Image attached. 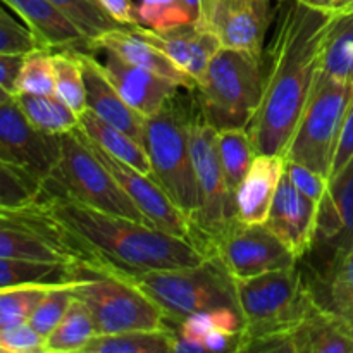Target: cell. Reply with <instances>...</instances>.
Here are the masks:
<instances>
[{
	"label": "cell",
	"instance_id": "f546056e",
	"mask_svg": "<svg viewBox=\"0 0 353 353\" xmlns=\"http://www.w3.org/2000/svg\"><path fill=\"white\" fill-rule=\"evenodd\" d=\"M172 352V330L126 331L97 334L83 353H169Z\"/></svg>",
	"mask_w": 353,
	"mask_h": 353
},
{
	"label": "cell",
	"instance_id": "4fadbf2b",
	"mask_svg": "<svg viewBox=\"0 0 353 353\" xmlns=\"http://www.w3.org/2000/svg\"><path fill=\"white\" fill-rule=\"evenodd\" d=\"M210 257L217 259L234 279L254 278L299 264L295 254L265 224L240 221L216 241Z\"/></svg>",
	"mask_w": 353,
	"mask_h": 353
},
{
	"label": "cell",
	"instance_id": "52a82bcc",
	"mask_svg": "<svg viewBox=\"0 0 353 353\" xmlns=\"http://www.w3.org/2000/svg\"><path fill=\"white\" fill-rule=\"evenodd\" d=\"M72 293L92 314L97 334L172 330L164 312L112 269L79 265Z\"/></svg>",
	"mask_w": 353,
	"mask_h": 353
},
{
	"label": "cell",
	"instance_id": "484cf974",
	"mask_svg": "<svg viewBox=\"0 0 353 353\" xmlns=\"http://www.w3.org/2000/svg\"><path fill=\"white\" fill-rule=\"evenodd\" d=\"M79 265L0 257V290L21 285H62L76 281Z\"/></svg>",
	"mask_w": 353,
	"mask_h": 353
},
{
	"label": "cell",
	"instance_id": "bcb514c9",
	"mask_svg": "<svg viewBox=\"0 0 353 353\" xmlns=\"http://www.w3.org/2000/svg\"><path fill=\"white\" fill-rule=\"evenodd\" d=\"M299 2H302L307 7H312V9L330 10L331 12V7H333L334 0H299Z\"/></svg>",
	"mask_w": 353,
	"mask_h": 353
},
{
	"label": "cell",
	"instance_id": "681fc988",
	"mask_svg": "<svg viewBox=\"0 0 353 353\" xmlns=\"http://www.w3.org/2000/svg\"><path fill=\"white\" fill-rule=\"evenodd\" d=\"M279 2H285V0H279Z\"/></svg>",
	"mask_w": 353,
	"mask_h": 353
},
{
	"label": "cell",
	"instance_id": "83f0119b",
	"mask_svg": "<svg viewBox=\"0 0 353 353\" xmlns=\"http://www.w3.org/2000/svg\"><path fill=\"white\" fill-rule=\"evenodd\" d=\"M17 105L34 128L48 134H64L79 126V116L57 95H14Z\"/></svg>",
	"mask_w": 353,
	"mask_h": 353
},
{
	"label": "cell",
	"instance_id": "30bf717a",
	"mask_svg": "<svg viewBox=\"0 0 353 353\" xmlns=\"http://www.w3.org/2000/svg\"><path fill=\"white\" fill-rule=\"evenodd\" d=\"M190 148L199 183V209L190 219L192 241L210 257L216 241L238 221L236 202L230 190L217 148V130L200 117L190 123Z\"/></svg>",
	"mask_w": 353,
	"mask_h": 353
},
{
	"label": "cell",
	"instance_id": "b9f144b4",
	"mask_svg": "<svg viewBox=\"0 0 353 353\" xmlns=\"http://www.w3.org/2000/svg\"><path fill=\"white\" fill-rule=\"evenodd\" d=\"M353 157V100L347 110V116H345L343 124H341L340 137H338L336 150H334L333 164H331V174L330 179L333 176H336L345 165L348 164V161ZM330 183V181H327Z\"/></svg>",
	"mask_w": 353,
	"mask_h": 353
},
{
	"label": "cell",
	"instance_id": "d590c367",
	"mask_svg": "<svg viewBox=\"0 0 353 353\" xmlns=\"http://www.w3.org/2000/svg\"><path fill=\"white\" fill-rule=\"evenodd\" d=\"M137 16L138 24H147L154 31H168L196 23V17L183 0H143L137 7Z\"/></svg>",
	"mask_w": 353,
	"mask_h": 353
},
{
	"label": "cell",
	"instance_id": "8fae6325",
	"mask_svg": "<svg viewBox=\"0 0 353 353\" xmlns=\"http://www.w3.org/2000/svg\"><path fill=\"white\" fill-rule=\"evenodd\" d=\"M353 250V157L327 183L317 209L312 247L302 261H309V279H321ZM307 274V272H305Z\"/></svg>",
	"mask_w": 353,
	"mask_h": 353
},
{
	"label": "cell",
	"instance_id": "5bb4252c",
	"mask_svg": "<svg viewBox=\"0 0 353 353\" xmlns=\"http://www.w3.org/2000/svg\"><path fill=\"white\" fill-rule=\"evenodd\" d=\"M85 140L88 147L93 150V154L100 159V162L116 178V181L119 183L124 193L130 196L131 202L140 209V212L143 214L148 224L165 231V233L174 234V236L192 240V224H190V219L172 202L171 196L161 188V185L152 176L143 174L138 169L128 165L126 162L112 157V155L107 154L105 150H102L99 145L93 143L86 137Z\"/></svg>",
	"mask_w": 353,
	"mask_h": 353
},
{
	"label": "cell",
	"instance_id": "2e32d148",
	"mask_svg": "<svg viewBox=\"0 0 353 353\" xmlns=\"http://www.w3.org/2000/svg\"><path fill=\"white\" fill-rule=\"evenodd\" d=\"M128 28L138 38L155 45L162 54L171 59L176 68L195 79L196 85L221 48L216 34L205 28H200L196 23L172 28L168 31H154L150 28H141L140 24Z\"/></svg>",
	"mask_w": 353,
	"mask_h": 353
},
{
	"label": "cell",
	"instance_id": "ee69618b",
	"mask_svg": "<svg viewBox=\"0 0 353 353\" xmlns=\"http://www.w3.org/2000/svg\"><path fill=\"white\" fill-rule=\"evenodd\" d=\"M24 55L0 54V88L16 95V83Z\"/></svg>",
	"mask_w": 353,
	"mask_h": 353
},
{
	"label": "cell",
	"instance_id": "603a6c76",
	"mask_svg": "<svg viewBox=\"0 0 353 353\" xmlns=\"http://www.w3.org/2000/svg\"><path fill=\"white\" fill-rule=\"evenodd\" d=\"M290 336L293 353H353V334L317 302Z\"/></svg>",
	"mask_w": 353,
	"mask_h": 353
},
{
	"label": "cell",
	"instance_id": "836d02e7",
	"mask_svg": "<svg viewBox=\"0 0 353 353\" xmlns=\"http://www.w3.org/2000/svg\"><path fill=\"white\" fill-rule=\"evenodd\" d=\"M52 286L54 285H21L0 290V330L28 323Z\"/></svg>",
	"mask_w": 353,
	"mask_h": 353
},
{
	"label": "cell",
	"instance_id": "f1b7e54d",
	"mask_svg": "<svg viewBox=\"0 0 353 353\" xmlns=\"http://www.w3.org/2000/svg\"><path fill=\"white\" fill-rule=\"evenodd\" d=\"M97 336L95 323L92 314L81 300L74 299L68 312L55 326V330L45 338L43 352L47 353H72L83 352L86 345Z\"/></svg>",
	"mask_w": 353,
	"mask_h": 353
},
{
	"label": "cell",
	"instance_id": "ba28073f",
	"mask_svg": "<svg viewBox=\"0 0 353 353\" xmlns=\"http://www.w3.org/2000/svg\"><path fill=\"white\" fill-rule=\"evenodd\" d=\"M353 100V83L319 71L295 131L286 145L285 161L296 162L330 181L331 164L347 110Z\"/></svg>",
	"mask_w": 353,
	"mask_h": 353
},
{
	"label": "cell",
	"instance_id": "f35d334b",
	"mask_svg": "<svg viewBox=\"0 0 353 353\" xmlns=\"http://www.w3.org/2000/svg\"><path fill=\"white\" fill-rule=\"evenodd\" d=\"M41 188L0 161V207H16L31 202Z\"/></svg>",
	"mask_w": 353,
	"mask_h": 353
},
{
	"label": "cell",
	"instance_id": "7dc6e473",
	"mask_svg": "<svg viewBox=\"0 0 353 353\" xmlns=\"http://www.w3.org/2000/svg\"><path fill=\"white\" fill-rule=\"evenodd\" d=\"M12 99H14L12 93H9V92H6V90L0 88V105H3V103L10 102V100H12Z\"/></svg>",
	"mask_w": 353,
	"mask_h": 353
},
{
	"label": "cell",
	"instance_id": "8992f818",
	"mask_svg": "<svg viewBox=\"0 0 353 353\" xmlns=\"http://www.w3.org/2000/svg\"><path fill=\"white\" fill-rule=\"evenodd\" d=\"M195 112V97L192 103H186L176 95L164 109L147 117L145 123V148L150 157V176L188 219L199 209V183L190 148V123Z\"/></svg>",
	"mask_w": 353,
	"mask_h": 353
},
{
	"label": "cell",
	"instance_id": "7c38bea8",
	"mask_svg": "<svg viewBox=\"0 0 353 353\" xmlns=\"http://www.w3.org/2000/svg\"><path fill=\"white\" fill-rule=\"evenodd\" d=\"M61 157V134H48L28 121L16 99L0 105V161L37 186L54 172Z\"/></svg>",
	"mask_w": 353,
	"mask_h": 353
},
{
	"label": "cell",
	"instance_id": "8d00e7d4",
	"mask_svg": "<svg viewBox=\"0 0 353 353\" xmlns=\"http://www.w3.org/2000/svg\"><path fill=\"white\" fill-rule=\"evenodd\" d=\"M74 300V293H72V281L71 283H62V285H54L47 293H45L43 299L40 300V303L37 305V309L31 314L30 321L37 333H40L41 336L47 338L52 331L55 330L61 319L64 317V314L68 312L69 305Z\"/></svg>",
	"mask_w": 353,
	"mask_h": 353
},
{
	"label": "cell",
	"instance_id": "74e56055",
	"mask_svg": "<svg viewBox=\"0 0 353 353\" xmlns=\"http://www.w3.org/2000/svg\"><path fill=\"white\" fill-rule=\"evenodd\" d=\"M43 48L26 24L14 19L0 6V54L26 55L30 52Z\"/></svg>",
	"mask_w": 353,
	"mask_h": 353
},
{
	"label": "cell",
	"instance_id": "f6af8a7d",
	"mask_svg": "<svg viewBox=\"0 0 353 353\" xmlns=\"http://www.w3.org/2000/svg\"><path fill=\"white\" fill-rule=\"evenodd\" d=\"M353 10V0H334L333 7H331V12L340 16V14H347Z\"/></svg>",
	"mask_w": 353,
	"mask_h": 353
},
{
	"label": "cell",
	"instance_id": "44dd1931",
	"mask_svg": "<svg viewBox=\"0 0 353 353\" xmlns=\"http://www.w3.org/2000/svg\"><path fill=\"white\" fill-rule=\"evenodd\" d=\"M285 172L283 155L259 154L234 193L240 223L264 224Z\"/></svg>",
	"mask_w": 353,
	"mask_h": 353
},
{
	"label": "cell",
	"instance_id": "e0dca14e",
	"mask_svg": "<svg viewBox=\"0 0 353 353\" xmlns=\"http://www.w3.org/2000/svg\"><path fill=\"white\" fill-rule=\"evenodd\" d=\"M317 209L319 203L300 193L290 181L288 174L283 172L264 224L295 254L299 261H302L312 247Z\"/></svg>",
	"mask_w": 353,
	"mask_h": 353
},
{
	"label": "cell",
	"instance_id": "6da1fadb",
	"mask_svg": "<svg viewBox=\"0 0 353 353\" xmlns=\"http://www.w3.org/2000/svg\"><path fill=\"white\" fill-rule=\"evenodd\" d=\"M330 10L299 0L281 2L274 33L264 48V88L247 133L259 154L283 155L321 71Z\"/></svg>",
	"mask_w": 353,
	"mask_h": 353
},
{
	"label": "cell",
	"instance_id": "cb8c5ba5",
	"mask_svg": "<svg viewBox=\"0 0 353 353\" xmlns=\"http://www.w3.org/2000/svg\"><path fill=\"white\" fill-rule=\"evenodd\" d=\"M78 128L88 140L99 145L107 154L126 162L128 165L138 169L143 174H152V164L147 148L140 141L134 140L133 137L124 133L123 130L112 126L107 121H103L102 117L97 116L93 110L86 109L79 114Z\"/></svg>",
	"mask_w": 353,
	"mask_h": 353
},
{
	"label": "cell",
	"instance_id": "7a4b0ae2",
	"mask_svg": "<svg viewBox=\"0 0 353 353\" xmlns=\"http://www.w3.org/2000/svg\"><path fill=\"white\" fill-rule=\"evenodd\" d=\"M38 200L97 259L99 268L145 272L193 268L209 259L188 238L92 209L64 193L40 192Z\"/></svg>",
	"mask_w": 353,
	"mask_h": 353
},
{
	"label": "cell",
	"instance_id": "ffe728a7",
	"mask_svg": "<svg viewBox=\"0 0 353 353\" xmlns=\"http://www.w3.org/2000/svg\"><path fill=\"white\" fill-rule=\"evenodd\" d=\"M21 17L40 45L52 52L92 50L86 34L48 0H2Z\"/></svg>",
	"mask_w": 353,
	"mask_h": 353
},
{
	"label": "cell",
	"instance_id": "1f68e13d",
	"mask_svg": "<svg viewBox=\"0 0 353 353\" xmlns=\"http://www.w3.org/2000/svg\"><path fill=\"white\" fill-rule=\"evenodd\" d=\"M54 68L55 95L79 116L83 110L88 109V103L83 69L74 52H54Z\"/></svg>",
	"mask_w": 353,
	"mask_h": 353
},
{
	"label": "cell",
	"instance_id": "9c48e42d",
	"mask_svg": "<svg viewBox=\"0 0 353 353\" xmlns=\"http://www.w3.org/2000/svg\"><path fill=\"white\" fill-rule=\"evenodd\" d=\"M41 192L64 193L92 209L147 223L78 128L61 134V157L50 178L41 185Z\"/></svg>",
	"mask_w": 353,
	"mask_h": 353
},
{
	"label": "cell",
	"instance_id": "c3c4849f",
	"mask_svg": "<svg viewBox=\"0 0 353 353\" xmlns=\"http://www.w3.org/2000/svg\"><path fill=\"white\" fill-rule=\"evenodd\" d=\"M214 2H216V0H200V14H202L203 10L209 9Z\"/></svg>",
	"mask_w": 353,
	"mask_h": 353
},
{
	"label": "cell",
	"instance_id": "277c9868",
	"mask_svg": "<svg viewBox=\"0 0 353 353\" xmlns=\"http://www.w3.org/2000/svg\"><path fill=\"white\" fill-rule=\"evenodd\" d=\"M107 269H112L140 288L164 312L168 323L174 326L200 312L219 309L240 310L233 278L214 257H209L205 262L193 268L145 272Z\"/></svg>",
	"mask_w": 353,
	"mask_h": 353
},
{
	"label": "cell",
	"instance_id": "e575fe53",
	"mask_svg": "<svg viewBox=\"0 0 353 353\" xmlns=\"http://www.w3.org/2000/svg\"><path fill=\"white\" fill-rule=\"evenodd\" d=\"M54 3L64 16H68L90 41L97 40L100 34L116 28H123L112 19L97 0H48Z\"/></svg>",
	"mask_w": 353,
	"mask_h": 353
},
{
	"label": "cell",
	"instance_id": "ac0fdd59",
	"mask_svg": "<svg viewBox=\"0 0 353 353\" xmlns=\"http://www.w3.org/2000/svg\"><path fill=\"white\" fill-rule=\"evenodd\" d=\"M105 52V62H100L103 74L109 78L119 95L145 117H150L164 109L181 86L155 72L124 61L112 50Z\"/></svg>",
	"mask_w": 353,
	"mask_h": 353
},
{
	"label": "cell",
	"instance_id": "7bdbcfd3",
	"mask_svg": "<svg viewBox=\"0 0 353 353\" xmlns=\"http://www.w3.org/2000/svg\"><path fill=\"white\" fill-rule=\"evenodd\" d=\"M99 6L121 26H134L138 24L137 7L131 0H97Z\"/></svg>",
	"mask_w": 353,
	"mask_h": 353
},
{
	"label": "cell",
	"instance_id": "d4e9b609",
	"mask_svg": "<svg viewBox=\"0 0 353 353\" xmlns=\"http://www.w3.org/2000/svg\"><path fill=\"white\" fill-rule=\"evenodd\" d=\"M307 281L316 302L341 321L353 334V250L324 278H307Z\"/></svg>",
	"mask_w": 353,
	"mask_h": 353
},
{
	"label": "cell",
	"instance_id": "3957f363",
	"mask_svg": "<svg viewBox=\"0 0 353 353\" xmlns=\"http://www.w3.org/2000/svg\"><path fill=\"white\" fill-rule=\"evenodd\" d=\"M233 281L243 321L238 352L255 340L292 333L316 303L300 261L292 268Z\"/></svg>",
	"mask_w": 353,
	"mask_h": 353
},
{
	"label": "cell",
	"instance_id": "4316f807",
	"mask_svg": "<svg viewBox=\"0 0 353 353\" xmlns=\"http://www.w3.org/2000/svg\"><path fill=\"white\" fill-rule=\"evenodd\" d=\"M321 71L340 81L353 83V10L334 14L321 52Z\"/></svg>",
	"mask_w": 353,
	"mask_h": 353
},
{
	"label": "cell",
	"instance_id": "60d3db41",
	"mask_svg": "<svg viewBox=\"0 0 353 353\" xmlns=\"http://www.w3.org/2000/svg\"><path fill=\"white\" fill-rule=\"evenodd\" d=\"M285 172L300 193H303L312 202L321 203L327 192V179L324 176L292 161H285Z\"/></svg>",
	"mask_w": 353,
	"mask_h": 353
},
{
	"label": "cell",
	"instance_id": "ab89813d",
	"mask_svg": "<svg viewBox=\"0 0 353 353\" xmlns=\"http://www.w3.org/2000/svg\"><path fill=\"white\" fill-rule=\"evenodd\" d=\"M45 338L31 327L30 323L0 330V352L37 353L43 352Z\"/></svg>",
	"mask_w": 353,
	"mask_h": 353
},
{
	"label": "cell",
	"instance_id": "4dcf8cb0",
	"mask_svg": "<svg viewBox=\"0 0 353 353\" xmlns=\"http://www.w3.org/2000/svg\"><path fill=\"white\" fill-rule=\"evenodd\" d=\"M217 148H219L221 164H223L228 186L234 195L238 186L247 176L248 169L254 164L257 152H255L247 130L243 128L217 131Z\"/></svg>",
	"mask_w": 353,
	"mask_h": 353
},
{
	"label": "cell",
	"instance_id": "5b68a950",
	"mask_svg": "<svg viewBox=\"0 0 353 353\" xmlns=\"http://www.w3.org/2000/svg\"><path fill=\"white\" fill-rule=\"evenodd\" d=\"M264 88V55L221 47L193 90L200 117L221 130L243 128L257 112Z\"/></svg>",
	"mask_w": 353,
	"mask_h": 353
},
{
	"label": "cell",
	"instance_id": "d6986e66",
	"mask_svg": "<svg viewBox=\"0 0 353 353\" xmlns=\"http://www.w3.org/2000/svg\"><path fill=\"white\" fill-rule=\"evenodd\" d=\"M83 69V78L86 86V103L99 117L112 126L119 128L124 133L133 137L145 147V123L147 117L134 110L123 97L119 95L112 83L102 71L100 62L92 54L83 50L74 52Z\"/></svg>",
	"mask_w": 353,
	"mask_h": 353
},
{
	"label": "cell",
	"instance_id": "7402d4cb",
	"mask_svg": "<svg viewBox=\"0 0 353 353\" xmlns=\"http://www.w3.org/2000/svg\"><path fill=\"white\" fill-rule=\"evenodd\" d=\"M92 50H112L124 61L155 72V74L176 83L181 88L188 90V92H193L196 88L195 79H192L186 72L176 68L171 59L162 54L155 45L138 38L126 26L116 28V30L100 34L97 40L92 41Z\"/></svg>",
	"mask_w": 353,
	"mask_h": 353
},
{
	"label": "cell",
	"instance_id": "d6a6232c",
	"mask_svg": "<svg viewBox=\"0 0 353 353\" xmlns=\"http://www.w3.org/2000/svg\"><path fill=\"white\" fill-rule=\"evenodd\" d=\"M17 93L55 95L54 52L47 48H37L24 55L16 83V95Z\"/></svg>",
	"mask_w": 353,
	"mask_h": 353
},
{
	"label": "cell",
	"instance_id": "9a60e30c",
	"mask_svg": "<svg viewBox=\"0 0 353 353\" xmlns=\"http://www.w3.org/2000/svg\"><path fill=\"white\" fill-rule=\"evenodd\" d=\"M271 21V0H216L200 14L196 24L212 31L221 47L264 55Z\"/></svg>",
	"mask_w": 353,
	"mask_h": 353
}]
</instances>
